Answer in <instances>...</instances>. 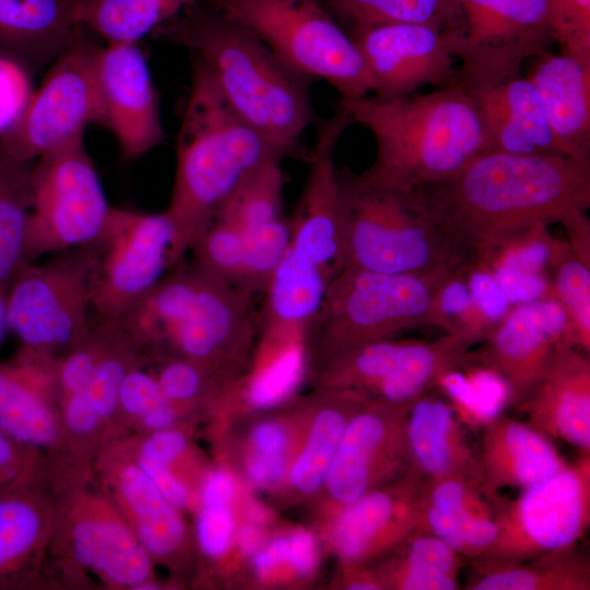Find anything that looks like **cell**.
Returning <instances> with one entry per match:
<instances>
[{"instance_id":"obj_1","label":"cell","mask_w":590,"mask_h":590,"mask_svg":"<svg viewBox=\"0 0 590 590\" xmlns=\"http://www.w3.org/2000/svg\"><path fill=\"white\" fill-rule=\"evenodd\" d=\"M411 192L468 261H481L514 233L585 213L590 163L485 151L451 176Z\"/></svg>"},{"instance_id":"obj_2","label":"cell","mask_w":590,"mask_h":590,"mask_svg":"<svg viewBox=\"0 0 590 590\" xmlns=\"http://www.w3.org/2000/svg\"><path fill=\"white\" fill-rule=\"evenodd\" d=\"M151 35L187 50L232 108L283 158L303 154L302 138L319 120L312 82L282 62L245 24L210 0H194Z\"/></svg>"},{"instance_id":"obj_3","label":"cell","mask_w":590,"mask_h":590,"mask_svg":"<svg viewBox=\"0 0 590 590\" xmlns=\"http://www.w3.org/2000/svg\"><path fill=\"white\" fill-rule=\"evenodd\" d=\"M339 104L375 140L373 163L356 174L375 188L410 192L451 176L487 150L477 113L457 82L393 98L340 97Z\"/></svg>"},{"instance_id":"obj_4","label":"cell","mask_w":590,"mask_h":590,"mask_svg":"<svg viewBox=\"0 0 590 590\" xmlns=\"http://www.w3.org/2000/svg\"><path fill=\"white\" fill-rule=\"evenodd\" d=\"M176 157L166 210L174 228L173 267L245 178L269 162L284 160L232 108L210 73L192 60Z\"/></svg>"},{"instance_id":"obj_5","label":"cell","mask_w":590,"mask_h":590,"mask_svg":"<svg viewBox=\"0 0 590 590\" xmlns=\"http://www.w3.org/2000/svg\"><path fill=\"white\" fill-rule=\"evenodd\" d=\"M170 270L120 319L122 326L146 358L179 355L235 387L259 333L255 295L193 262Z\"/></svg>"},{"instance_id":"obj_6","label":"cell","mask_w":590,"mask_h":590,"mask_svg":"<svg viewBox=\"0 0 590 590\" xmlns=\"http://www.w3.org/2000/svg\"><path fill=\"white\" fill-rule=\"evenodd\" d=\"M345 122L316 125L308 175L290 221V241L266 293L262 316L282 333H300L315 319L333 276L341 247V184L334 155Z\"/></svg>"},{"instance_id":"obj_7","label":"cell","mask_w":590,"mask_h":590,"mask_svg":"<svg viewBox=\"0 0 590 590\" xmlns=\"http://www.w3.org/2000/svg\"><path fill=\"white\" fill-rule=\"evenodd\" d=\"M341 184L340 268L432 273L469 262L413 193L379 189L349 169Z\"/></svg>"},{"instance_id":"obj_8","label":"cell","mask_w":590,"mask_h":590,"mask_svg":"<svg viewBox=\"0 0 590 590\" xmlns=\"http://www.w3.org/2000/svg\"><path fill=\"white\" fill-rule=\"evenodd\" d=\"M453 269L385 273L342 268L332 279L305 341L320 365L364 344L432 326L435 294Z\"/></svg>"},{"instance_id":"obj_9","label":"cell","mask_w":590,"mask_h":590,"mask_svg":"<svg viewBox=\"0 0 590 590\" xmlns=\"http://www.w3.org/2000/svg\"><path fill=\"white\" fill-rule=\"evenodd\" d=\"M52 574L71 586L90 577L116 590L156 589L151 556L108 496L94 483L91 465L62 482L51 550Z\"/></svg>"},{"instance_id":"obj_10","label":"cell","mask_w":590,"mask_h":590,"mask_svg":"<svg viewBox=\"0 0 590 590\" xmlns=\"http://www.w3.org/2000/svg\"><path fill=\"white\" fill-rule=\"evenodd\" d=\"M251 30L288 68L323 80L341 98L374 91L366 62L351 36L319 0H210Z\"/></svg>"},{"instance_id":"obj_11","label":"cell","mask_w":590,"mask_h":590,"mask_svg":"<svg viewBox=\"0 0 590 590\" xmlns=\"http://www.w3.org/2000/svg\"><path fill=\"white\" fill-rule=\"evenodd\" d=\"M92 266L88 244L20 264L8 284L7 314L21 349L58 358L83 341L93 320Z\"/></svg>"},{"instance_id":"obj_12","label":"cell","mask_w":590,"mask_h":590,"mask_svg":"<svg viewBox=\"0 0 590 590\" xmlns=\"http://www.w3.org/2000/svg\"><path fill=\"white\" fill-rule=\"evenodd\" d=\"M110 209L83 135L47 151L32 167L24 261L34 262L92 243Z\"/></svg>"},{"instance_id":"obj_13","label":"cell","mask_w":590,"mask_h":590,"mask_svg":"<svg viewBox=\"0 0 590 590\" xmlns=\"http://www.w3.org/2000/svg\"><path fill=\"white\" fill-rule=\"evenodd\" d=\"M497 534L476 558L520 563L578 543L590 522V453L512 499L491 500Z\"/></svg>"},{"instance_id":"obj_14","label":"cell","mask_w":590,"mask_h":590,"mask_svg":"<svg viewBox=\"0 0 590 590\" xmlns=\"http://www.w3.org/2000/svg\"><path fill=\"white\" fill-rule=\"evenodd\" d=\"M173 241L166 211L111 206L101 234L88 244L93 315L104 320L125 317L173 268Z\"/></svg>"},{"instance_id":"obj_15","label":"cell","mask_w":590,"mask_h":590,"mask_svg":"<svg viewBox=\"0 0 590 590\" xmlns=\"http://www.w3.org/2000/svg\"><path fill=\"white\" fill-rule=\"evenodd\" d=\"M457 83L480 118L487 150L519 155H562L540 94L512 51L460 49ZM564 156V155H563Z\"/></svg>"},{"instance_id":"obj_16","label":"cell","mask_w":590,"mask_h":590,"mask_svg":"<svg viewBox=\"0 0 590 590\" xmlns=\"http://www.w3.org/2000/svg\"><path fill=\"white\" fill-rule=\"evenodd\" d=\"M103 46L86 30L50 64L16 122L0 137L13 158L34 163L99 122L97 62Z\"/></svg>"},{"instance_id":"obj_17","label":"cell","mask_w":590,"mask_h":590,"mask_svg":"<svg viewBox=\"0 0 590 590\" xmlns=\"http://www.w3.org/2000/svg\"><path fill=\"white\" fill-rule=\"evenodd\" d=\"M64 474L49 463L0 485V590L33 589L52 575L51 550Z\"/></svg>"},{"instance_id":"obj_18","label":"cell","mask_w":590,"mask_h":590,"mask_svg":"<svg viewBox=\"0 0 590 590\" xmlns=\"http://www.w3.org/2000/svg\"><path fill=\"white\" fill-rule=\"evenodd\" d=\"M463 34L457 28L396 23L356 30L349 35L369 70L374 96L393 98L426 85L439 88L456 83V50Z\"/></svg>"},{"instance_id":"obj_19","label":"cell","mask_w":590,"mask_h":590,"mask_svg":"<svg viewBox=\"0 0 590 590\" xmlns=\"http://www.w3.org/2000/svg\"><path fill=\"white\" fill-rule=\"evenodd\" d=\"M409 409L368 398L353 414L323 485L334 514L411 469L405 438Z\"/></svg>"},{"instance_id":"obj_20","label":"cell","mask_w":590,"mask_h":590,"mask_svg":"<svg viewBox=\"0 0 590 590\" xmlns=\"http://www.w3.org/2000/svg\"><path fill=\"white\" fill-rule=\"evenodd\" d=\"M91 474L154 563L173 565L181 558L189 544L181 510L165 498L119 438L96 450Z\"/></svg>"},{"instance_id":"obj_21","label":"cell","mask_w":590,"mask_h":590,"mask_svg":"<svg viewBox=\"0 0 590 590\" xmlns=\"http://www.w3.org/2000/svg\"><path fill=\"white\" fill-rule=\"evenodd\" d=\"M97 87L98 125L114 135L126 161H134L164 142L158 94L138 43L102 47Z\"/></svg>"},{"instance_id":"obj_22","label":"cell","mask_w":590,"mask_h":590,"mask_svg":"<svg viewBox=\"0 0 590 590\" xmlns=\"http://www.w3.org/2000/svg\"><path fill=\"white\" fill-rule=\"evenodd\" d=\"M569 335L564 307L547 295L512 305L473 355L506 385L516 406L541 377L556 346L569 344Z\"/></svg>"},{"instance_id":"obj_23","label":"cell","mask_w":590,"mask_h":590,"mask_svg":"<svg viewBox=\"0 0 590 590\" xmlns=\"http://www.w3.org/2000/svg\"><path fill=\"white\" fill-rule=\"evenodd\" d=\"M425 486L410 469L333 514L330 543L341 562L362 566L398 547L420 523Z\"/></svg>"},{"instance_id":"obj_24","label":"cell","mask_w":590,"mask_h":590,"mask_svg":"<svg viewBox=\"0 0 590 590\" xmlns=\"http://www.w3.org/2000/svg\"><path fill=\"white\" fill-rule=\"evenodd\" d=\"M56 359L20 350L0 363V432L60 463H86L71 448L59 414Z\"/></svg>"},{"instance_id":"obj_25","label":"cell","mask_w":590,"mask_h":590,"mask_svg":"<svg viewBox=\"0 0 590 590\" xmlns=\"http://www.w3.org/2000/svg\"><path fill=\"white\" fill-rule=\"evenodd\" d=\"M548 438L590 453V361L579 349L560 342L543 374L516 405Z\"/></svg>"},{"instance_id":"obj_26","label":"cell","mask_w":590,"mask_h":590,"mask_svg":"<svg viewBox=\"0 0 590 590\" xmlns=\"http://www.w3.org/2000/svg\"><path fill=\"white\" fill-rule=\"evenodd\" d=\"M481 488L491 502L505 487L526 489L555 475L567 462L551 439L504 414L485 422L477 452Z\"/></svg>"},{"instance_id":"obj_27","label":"cell","mask_w":590,"mask_h":590,"mask_svg":"<svg viewBox=\"0 0 590 590\" xmlns=\"http://www.w3.org/2000/svg\"><path fill=\"white\" fill-rule=\"evenodd\" d=\"M533 58L527 76L538 88L558 152L590 163V61L547 49Z\"/></svg>"},{"instance_id":"obj_28","label":"cell","mask_w":590,"mask_h":590,"mask_svg":"<svg viewBox=\"0 0 590 590\" xmlns=\"http://www.w3.org/2000/svg\"><path fill=\"white\" fill-rule=\"evenodd\" d=\"M82 0H0V57L32 75L49 66L86 28Z\"/></svg>"},{"instance_id":"obj_29","label":"cell","mask_w":590,"mask_h":590,"mask_svg":"<svg viewBox=\"0 0 590 590\" xmlns=\"http://www.w3.org/2000/svg\"><path fill=\"white\" fill-rule=\"evenodd\" d=\"M417 528L469 559L483 555L497 534L494 509L481 485L462 476L426 481Z\"/></svg>"},{"instance_id":"obj_30","label":"cell","mask_w":590,"mask_h":590,"mask_svg":"<svg viewBox=\"0 0 590 590\" xmlns=\"http://www.w3.org/2000/svg\"><path fill=\"white\" fill-rule=\"evenodd\" d=\"M405 438L411 469L424 480L462 476L481 485L477 453L452 406L441 399H417L409 409Z\"/></svg>"},{"instance_id":"obj_31","label":"cell","mask_w":590,"mask_h":590,"mask_svg":"<svg viewBox=\"0 0 590 590\" xmlns=\"http://www.w3.org/2000/svg\"><path fill=\"white\" fill-rule=\"evenodd\" d=\"M547 0H460L464 34L456 50L512 51L526 59L547 49Z\"/></svg>"},{"instance_id":"obj_32","label":"cell","mask_w":590,"mask_h":590,"mask_svg":"<svg viewBox=\"0 0 590 590\" xmlns=\"http://www.w3.org/2000/svg\"><path fill=\"white\" fill-rule=\"evenodd\" d=\"M470 560L465 590H590V560L577 543L520 563Z\"/></svg>"},{"instance_id":"obj_33","label":"cell","mask_w":590,"mask_h":590,"mask_svg":"<svg viewBox=\"0 0 590 590\" xmlns=\"http://www.w3.org/2000/svg\"><path fill=\"white\" fill-rule=\"evenodd\" d=\"M322 391L304 445L291 461L286 475L288 486L300 495H311L324 485L349 421L369 398L353 390Z\"/></svg>"},{"instance_id":"obj_34","label":"cell","mask_w":590,"mask_h":590,"mask_svg":"<svg viewBox=\"0 0 590 590\" xmlns=\"http://www.w3.org/2000/svg\"><path fill=\"white\" fill-rule=\"evenodd\" d=\"M473 364L476 362L470 347L450 335L430 342L406 340L393 368L370 399L411 406L442 377Z\"/></svg>"},{"instance_id":"obj_35","label":"cell","mask_w":590,"mask_h":590,"mask_svg":"<svg viewBox=\"0 0 590 590\" xmlns=\"http://www.w3.org/2000/svg\"><path fill=\"white\" fill-rule=\"evenodd\" d=\"M394 555L374 569L384 589L458 590L464 557L432 533L416 528Z\"/></svg>"},{"instance_id":"obj_36","label":"cell","mask_w":590,"mask_h":590,"mask_svg":"<svg viewBox=\"0 0 590 590\" xmlns=\"http://www.w3.org/2000/svg\"><path fill=\"white\" fill-rule=\"evenodd\" d=\"M350 34L385 24L415 23L462 30L460 0H319Z\"/></svg>"},{"instance_id":"obj_37","label":"cell","mask_w":590,"mask_h":590,"mask_svg":"<svg viewBox=\"0 0 590 590\" xmlns=\"http://www.w3.org/2000/svg\"><path fill=\"white\" fill-rule=\"evenodd\" d=\"M194 0H82L79 22L110 43H138Z\"/></svg>"},{"instance_id":"obj_38","label":"cell","mask_w":590,"mask_h":590,"mask_svg":"<svg viewBox=\"0 0 590 590\" xmlns=\"http://www.w3.org/2000/svg\"><path fill=\"white\" fill-rule=\"evenodd\" d=\"M32 167L0 144V285L7 286L24 261V237L32 205Z\"/></svg>"},{"instance_id":"obj_39","label":"cell","mask_w":590,"mask_h":590,"mask_svg":"<svg viewBox=\"0 0 590 590\" xmlns=\"http://www.w3.org/2000/svg\"><path fill=\"white\" fill-rule=\"evenodd\" d=\"M280 163L269 162L253 170L221 205L213 221L247 234L284 216L285 178Z\"/></svg>"},{"instance_id":"obj_40","label":"cell","mask_w":590,"mask_h":590,"mask_svg":"<svg viewBox=\"0 0 590 590\" xmlns=\"http://www.w3.org/2000/svg\"><path fill=\"white\" fill-rule=\"evenodd\" d=\"M550 295L564 307L570 324L569 344L590 352V266L582 262L567 240H552L547 262Z\"/></svg>"},{"instance_id":"obj_41","label":"cell","mask_w":590,"mask_h":590,"mask_svg":"<svg viewBox=\"0 0 590 590\" xmlns=\"http://www.w3.org/2000/svg\"><path fill=\"white\" fill-rule=\"evenodd\" d=\"M166 401L179 411L221 398L232 390L200 364L175 354L146 359Z\"/></svg>"},{"instance_id":"obj_42","label":"cell","mask_w":590,"mask_h":590,"mask_svg":"<svg viewBox=\"0 0 590 590\" xmlns=\"http://www.w3.org/2000/svg\"><path fill=\"white\" fill-rule=\"evenodd\" d=\"M463 266L450 271L438 286L433 303L432 326L470 347L484 341L487 333L473 306Z\"/></svg>"},{"instance_id":"obj_43","label":"cell","mask_w":590,"mask_h":590,"mask_svg":"<svg viewBox=\"0 0 590 590\" xmlns=\"http://www.w3.org/2000/svg\"><path fill=\"white\" fill-rule=\"evenodd\" d=\"M552 240L546 225H535L502 239L476 262L496 278L546 274Z\"/></svg>"},{"instance_id":"obj_44","label":"cell","mask_w":590,"mask_h":590,"mask_svg":"<svg viewBox=\"0 0 590 590\" xmlns=\"http://www.w3.org/2000/svg\"><path fill=\"white\" fill-rule=\"evenodd\" d=\"M250 558L252 571L261 580L284 570L294 577L306 578L318 566L319 548L312 532L295 529L264 542Z\"/></svg>"},{"instance_id":"obj_45","label":"cell","mask_w":590,"mask_h":590,"mask_svg":"<svg viewBox=\"0 0 590 590\" xmlns=\"http://www.w3.org/2000/svg\"><path fill=\"white\" fill-rule=\"evenodd\" d=\"M192 262L204 273L241 288L245 235L237 228L213 221L190 250Z\"/></svg>"},{"instance_id":"obj_46","label":"cell","mask_w":590,"mask_h":590,"mask_svg":"<svg viewBox=\"0 0 590 590\" xmlns=\"http://www.w3.org/2000/svg\"><path fill=\"white\" fill-rule=\"evenodd\" d=\"M290 221L281 216L245 235L241 290L264 294L290 241Z\"/></svg>"},{"instance_id":"obj_47","label":"cell","mask_w":590,"mask_h":590,"mask_svg":"<svg viewBox=\"0 0 590 590\" xmlns=\"http://www.w3.org/2000/svg\"><path fill=\"white\" fill-rule=\"evenodd\" d=\"M304 347L292 349L256 369L247 390V402L257 410H268L284 402L304 374Z\"/></svg>"},{"instance_id":"obj_48","label":"cell","mask_w":590,"mask_h":590,"mask_svg":"<svg viewBox=\"0 0 590 590\" xmlns=\"http://www.w3.org/2000/svg\"><path fill=\"white\" fill-rule=\"evenodd\" d=\"M546 26L560 51L590 61V0H547Z\"/></svg>"},{"instance_id":"obj_49","label":"cell","mask_w":590,"mask_h":590,"mask_svg":"<svg viewBox=\"0 0 590 590\" xmlns=\"http://www.w3.org/2000/svg\"><path fill=\"white\" fill-rule=\"evenodd\" d=\"M233 505L221 502L196 504L194 541L206 559H222L234 544L237 526Z\"/></svg>"},{"instance_id":"obj_50","label":"cell","mask_w":590,"mask_h":590,"mask_svg":"<svg viewBox=\"0 0 590 590\" xmlns=\"http://www.w3.org/2000/svg\"><path fill=\"white\" fill-rule=\"evenodd\" d=\"M463 271L476 315L488 337L512 305L488 268L476 261H469L464 263Z\"/></svg>"},{"instance_id":"obj_51","label":"cell","mask_w":590,"mask_h":590,"mask_svg":"<svg viewBox=\"0 0 590 590\" xmlns=\"http://www.w3.org/2000/svg\"><path fill=\"white\" fill-rule=\"evenodd\" d=\"M158 384L146 364L131 368L122 380L118 396L117 437L123 426H131L148 411L165 402Z\"/></svg>"},{"instance_id":"obj_52","label":"cell","mask_w":590,"mask_h":590,"mask_svg":"<svg viewBox=\"0 0 590 590\" xmlns=\"http://www.w3.org/2000/svg\"><path fill=\"white\" fill-rule=\"evenodd\" d=\"M32 74L0 57V137L19 119L32 93Z\"/></svg>"},{"instance_id":"obj_53","label":"cell","mask_w":590,"mask_h":590,"mask_svg":"<svg viewBox=\"0 0 590 590\" xmlns=\"http://www.w3.org/2000/svg\"><path fill=\"white\" fill-rule=\"evenodd\" d=\"M51 462L55 461L40 451L0 432V485L24 477Z\"/></svg>"},{"instance_id":"obj_54","label":"cell","mask_w":590,"mask_h":590,"mask_svg":"<svg viewBox=\"0 0 590 590\" xmlns=\"http://www.w3.org/2000/svg\"><path fill=\"white\" fill-rule=\"evenodd\" d=\"M291 434L286 425L276 420L257 423L249 434L248 452L290 458Z\"/></svg>"},{"instance_id":"obj_55","label":"cell","mask_w":590,"mask_h":590,"mask_svg":"<svg viewBox=\"0 0 590 590\" xmlns=\"http://www.w3.org/2000/svg\"><path fill=\"white\" fill-rule=\"evenodd\" d=\"M238 493L235 475L224 467L208 470L199 481L196 495L198 502L232 503Z\"/></svg>"},{"instance_id":"obj_56","label":"cell","mask_w":590,"mask_h":590,"mask_svg":"<svg viewBox=\"0 0 590 590\" xmlns=\"http://www.w3.org/2000/svg\"><path fill=\"white\" fill-rule=\"evenodd\" d=\"M570 248L585 263L590 266V221L585 213H578L562 223Z\"/></svg>"},{"instance_id":"obj_57","label":"cell","mask_w":590,"mask_h":590,"mask_svg":"<svg viewBox=\"0 0 590 590\" xmlns=\"http://www.w3.org/2000/svg\"><path fill=\"white\" fill-rule=\"evenodd\" d=\"M181 411L165 401L148 411L132 425L137 433H151L176 427Z\"/></svg>"},{"instance_id":"obj_58","label":"cell","mask_w":590,"mask_h":590,"mask_svg":"<svg viewBox=\"0 0 590 590\" xmlns=\"http://www.w3.org/2000/svg\"><path fill=\"white\" fill-rule=\"evenodd\" d=\"M264 542L263 527L246 520L237 527L234 544L243 555L251 557Z\"/></svg>"},{"instance_id":"obj_59","label":"cell","mask_w":590,"mask_h":590,"mask_svg":"<svg viewBox=\"0 0 590 590\" xmlns=\"http://www.w3.org/2000/svg\"><path fill=\"white\" fill-rule=\"evenodd\" d=\"M244 514L246 521H250L261 527L268 524L271 518L269 509L260 502L256 500H249L246 504L244 508Z\"/></svg>"},{"instance_id":"obj_60","label":"cell","mask_w":590,"mask_h":590,"mask_svg":"<svg viewBox=\"0 0 590 590\" xmlns=\"http://www.w3.org/2000/svg\"><path fill=\"white\" fill-rule=\"evenodd\" d=\"M7 286L0 285V346L10 331L7 314Z\"/></svg>"}]
</instances>
